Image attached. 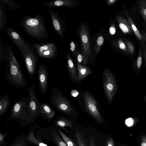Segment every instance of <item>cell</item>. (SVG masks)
Listing matches in <instances>:
<instances>
[{
	"instance_id": "cell-26",
	"label": "cell",
	"mask_w": 146,
	"mask_h": 146,
	"mask_svg": "<svg viewBox=\"0 0 146 146\" xmlns=\"http://www.w3.org/2000/svg\"><path fill=\"white\" fill-rule=\"evenodd\" d=\"M56 129L63 139L66 143L67 146H77L75 142L68 136L59 128L56 127Z\"/></svg>"
},
{
	"instance_id": "cell-46",
	"label": "cell",
	"mask_w": 146,
	"mask_h": 146,
	"mask_svg": "<svg viewBox=\"0 0 146 146\" xmlns=\"http://www.w3.org/2000/svg\"><path fill=\"white\" fill-rule=\"evenodd\" d=\"M141 36L142 39L146 42V33L144 31L142 32Z\"/></svg>"
},
{
	"instance_id": "cell-3",
	"label": "cell",
	"mask_w": 146,
	"mask_h": 146,
	"mask_svg": "<svg viewBox=\"0 0 146 146\" xmlns=\"http://www.w3.org/2000/svg\"><path fill=\"white\" fill-rule=\"evenodd\" d=\"M29 97H24L13 105L11 110V114L6 122L15 120L20 127L23 128L33 123L28 117L27 106Z\"/></svg>"
},
{
	"instance_id": "cell-39",
	"label": "cell",
	"mask_w": 146,
	"mask_h": 146,
	"mask_svg": "<svg viewBox=\"0 0 146 146\" xmlns=\"http://www.w3.org/2000/svg\"><path fill=\"white\" fill-rule=\"evenodd\" d=\"M109 31L110 34L111 35H113L115 34L116 32V29L114 25L112 24L110 26L109 28Z\"/></svg>"
},
{
	"instance_id": "cell-47",
	"label": "cell",
	"mask_w": 146,
	"mask_h": 146,
	"mask_svg": "<svg viewBox=\"0 0 146 146\" xmlns=\"http://www.w3.org/2000/svg\"><path fill=\"white\" fill-rule=\"evenodd\" d=\"M144 100L145 102H146V96L144 97Z\"/></svg>"
},
{
	"instance_id": "cell-36",
	"label": "cell",
	"mask_w": 146,
	"mask_h": 146,
	"mask_svg": "<svg viewBox=\"0 0 146 146\" xmlns=\"http://www.w3.org/2000/svg\"><path fill=\"white\" fill-rule=\"evenodd\" d=\"M69 47L72 53L75 56H76L77 51L76 50V46L75 43L73 41H71L70 43Z\"/></svg>"
},
{
	"instance_id": "cell-5",
	"label": "cell",
	"mask_w": 146,
	"mask_h": 146,
	"mask_svg": "<svg viewBox=\"0 0 146 146\" xmlns=\"http://www.w3.org/2000/svg\"><path fill=\"white\" fill-rule=\"evenodd\" d=\"M33 126L36 136L42 140L51 142L56 146H67L54 125L48 128L36 125Z\"/></svg>"
},
{
	"instance_id": "cell-43",
	"label": "cell",
	"mask_w": 146,
	"mask_h": 146,
	"mask_svg": "<svg viewBox=\"0 0 146 146\" xmlns=\"http://www.w3.org/2000/svg\"><path fill=\"white\" fill-rule=\"evenodd\" d=\"M143 57L144 59L145 66L146 68V46H145L143 49Z\"/></svg>"
},
{
	"instance_id": "cell-25",
	"label": "cell",
	"mask_w": 146,
	"mask_h": 146,
	"mask_svg": "<svg viewBox=\"0 0 146 146\" xmlns=\"http://www.w3.org/2000/svg\"><path fill=\"white\" fill-rule=\"evenodd\" d=\"M7 15L5 5L0 1V31H2L5 27L7 21Z\"/></svg>"
},
{
	"instance_id": "cell-19",
	"label": "cell",
	"mask_w": 146,
	"mask_h": 146,
	"mask_svg": "<svg viewBox=\"0 0 146 146\" xmlns=\"http://www.w3.org/2000/svg\"><path fill=\"white\" fill-rule=\"evenodd\" d=\"M67 58V67L70 78L76 82L79 81L78 77V74L71 58L70 54L68 52L66 56Z\"/></svg>"
},
{
	"instance_id": "cell-8",
	"label": "cell",
	"mask_w": 146,
	"mask_h": 146,
	"mask_svg": "<svg viewBox=\"0 0 146 146\" xmlns=\"http://www.w3.org/2000/svg\"><path fill=\"white\" fill-rule=\"evenodd\" d=\"M32 44L39 58L52 60L57 55L58 48L55 42H49L44 43L33 42Z\"/></svg>"
},
{
	"instance_id": "cell-15",
	"label": "cell",
	"mask_w": 146,
	"mask_h": 146,
	"mask_svg": "<svg viewBox=\"0 0 146 146\" xmlns=\"http://www.w3.org/2000/svg\"><path fill=\"white\" fill-rule=\"evenodd\" d=\"M38 117L49 121H53L56 114L54 110L48 103L38 102Z\"/></svg>"
},
{
	"instance_id": "cell-9",
	"label": "cell",
	"mask_w": 146,
	"mask_h": 146,
	"mask_svg": "<svg viewBox=\"0 0 146 146\" xmlns=\"http://www.w3.org/2000/svg\"><path fill=\"white\" fill-rule=\"evenodd\" d=\"M103 85L108 101L110 104L117 91V86L114 76L108 69L104 70L103 72Z\"/></svg>"
},
{
	"instance_id": "cell-33",
	"label": "cell",
	"mask_w": 146,
	"mask_h": 146,
	"mask_svg": "<svg viewBox=\"0 0 146 146\" xmlns=\"http://www.w3.org/2000/svg\"><path fill=\"white\" fill-rule=\"evenodd\" d=\"M6 56V48L3 40L1 38L0 39V63L2 61L4 62Z\"/></svg>"
},
{
	"instance_id": "cell-7",
	"label": "cell",
	"mask_w": 146,
	"mask_h": 146,
	"mask_svg": "<svg viewBox=\"0 0 146 146\" xmlns=\"http://www.w3.org/2000/svg\"><path fill=\"white\" fill-rule=\"evenodd\" d=\"M26 47L25 54L22 57L29 76L33 78L35 74L38 55L32 44L25 40Z\"/></svg>"
},
{
	"instance_id": "cell-37",
	"label": "cell",
	"mask_w": 146,
	"mask_h": 146,
	"mask_svg": "<svg viewBox=\"0 0 146 146\" xmlns=\"http://www.w3.org/2000/svg\"><path fill=\"white\" fill-rule=\"evenodd\" d=\"M134 122L133 119L131 118L127 119L125 121V123L128 127L132 126L134 124Z\"/></svg>"
},
{
	"instance_id": "cell-21",
	"label": "cell",
	"mask_w": 146,
	"mask_h": 146,
	"mask_svg": "<svg viewBox=\"0 0 146 146\" xmlns=\"http://www.w3.org/2000/svg\"><path fill=\"white\" fill-rule=\"evenodd\" d=\"M144 46L142 44L140 47L138 56L133 64L134 71L137 75L139 74L141 71L143 57Z\"/></svg>"
},
{
	"instance_id": "cell-44",
	"label": "cell",
	"mask_w": 146,
	"mask_h": 146,
	"mask_svg": "<svg viewBox=\"0 0 146 146\" xmlns=\"http://www.w3.org/2000/svg\"><path fill=\"white\" fill-rule=\"evenodd\" d=\"M116 1V0H108L106 1V3L108 5H111L113 4Z\"/></svg>"
},
{
	"instance_id": "cell-35",
	"label": "cell",
	"mask_w": 146,
	"mask_h": 146,
	"mask_svg": "<svg viewBox=\"0 0 146 146\" xmlns=\"http://www.w3.org/2000/svg\"><path fill=\"white\" fill-rule=\"evenodd\" d=\"M126 45L129 53L130 55H133L135 52V47L133 43L129 40L124 39Z\"/></svg>"
},
{
	"instance_id": "cell-30",
	"label": "cell",
	"mask_w": 146,
	"mask_h": 146,
	"mask_svg": "<svg viewBox=\"0 0 146 146\" xmlns=\"http://www.w3.org/2000/svg\"><path fill=\"white\" fill-rule=\"evenodd\" d=\"M75 135L78 146H88L83 135L80 132L77 131Z\"/></svg>"
},
{
	"instance_id": "cell-18",
	"label": "cell",
	"mask_w": 146,
	"mask_h": 146,
	"mask_svg": "<svg viewBox=\"0 0 146 146\" xmlns=\"http://www.w3.org/2000/svg\"><path fill=\"white\" fill-rule=\"evenodd\" d=\"M53 125L61 129L65 130L66 127H72L73 125L72 122L66 118L60 115L53 121Z\"/></svg>"
},
{
	"instance_id": "cell-20",
	"label": "cell",
	"mask_w": 146,
	"mask_h": 146,
	"mask_svg": "<svg viewBox=\"0 0 146 146\" xmlns=\"http://www.w3.org/2000/svg\"><path fill=\"white\" fill-rule=\"evenodd\" d=\"M116 20L120 29L123 34H130L131 33L132 30L128 20L120 16L117 17Z\"/></svg>"
},
{
	"instance_id": "cell-11",
	"label": "cell",
	"mask_w": 146,
	"mask_h": 146,
	"mask_svg": "<svg viewBox=\"0 0 146 146\" xmlns=\"http://www.w3.org/2000/svg\"><path fill=\"white\" fill-rule=\"evenodd\" d=\"M85 104L89 113L99 124L103 123L102 117L97 107V103L92 96L88 93L85 94Z\"/></svg>"
},
{
	"instance_id": "cell-14",
	"label": "cell",
	"mask_w": 146,
	"mask_h": 146,
	"mask_svg": "<svg viewBox=\"0 0 146 146\" xmlns=\"http://www.w3.org/2000/svg\"><path fill=\"white\" fill-rule=\"evenodd\" d=\"M51 21L56 33L63 39L65 33V26L64 21L58 13L52 9L50 11Z\"/></svg>"
},
{
	"instance_id": "cell-12",
	"label": "cell",
	"mask_w": 146,
	"mask_h": 146,
	"mask_svg": "<svg viewBox=\"0 0 146 146\" xmlns=\"http://www.w3.org/2000/svg\"><path fill=\"white\" fill-rule=\"evenodd\" d=\"M6 32L10 39L20 51L22 57L25 51V40H24L17 31L12 28L7 27L6 29Z\"/></svg>"
},
{
	"instance_id": "cell-6",
	"label": "cell",
	"mask_w": 146,
	"mask_h": 146,
	"mask_svg": "<svg viewBox=\"0 0 146 146\" xmlns=\"http://www.w3.org/2000/svg\"><path fill=\"white\" fill-rule=\"evenodd\" d=\"M78 33L81 44V53L83 56L82 62L84 66H86V64L93 58L89 32L87 26L84 24H81Z\"/></svg>"
},
{
	"instance_id": "cell-10",
	"label": "cell",
	"mask_w": 146,
	"mask_h": 146,
	"mask_svg": "<svg viewBox=\"0 0 146 146\" xmlns=\"http://www.w3.org/2000/svg\"><path fill=\"white\" fill-rule=\"evenodd\" d=\"M35 86L34 84L29 87L28 91L29 98L27 106L28 117L33 123L38 117V99L35 92Z\"/></svg>"
},
{
	"instance_id": "cell-31",
	"label": "cell",
	"mask_w": 146,
	"mask_h": 146,
	"mask_svg": "<svg viewBox=\"0 0 146 146\" xmlns=\"http://www.w3.org/2000/svg\"><path fill=\"white\" fill-rule=\"evenodd\" d=\"M139 10L144 21L146 22V0L140 1L139 2Z\"/></svg>"
},
{
	"instance_id": "cell-17",
	"label": "cell",
	"mask_w": 146,
	"mask_h": 146,
	"mask_svg": "<svg viewBox=\"0 0 146 146\" xmlns=\"http://www.w3.org/2000/svg\"><path fill=\"white\" fill-rule=\"evenodd\" d=\"M27 139L33 145L37 146H49L44 143L42 140L36 136L35 134L34 128L33 126L29 127V130Z\"/></svg>"
},
{
	"instance_id": "cell-23",
	"label": "cell",
	"mask_w": 146,
	"mask_h": 146,
	"mask_svg": "<svg viewBox=\"0 0 146 146\" xmlns=\"http://www.w3.org/2000/svg\"><path fill=\"white\" fill-rule=\"evenodd\" d=\"M10 105L9 96L5 94L1 96L0 100V117L3 115L8 110Z\"/></svg>"
},
{
	"instance_id": "cell-41",
	"label": "cell",
	"mask_w": 146,
	"mask_h": 146,
	"mask_svg": "<svg viewBox=\"0 0 146 146\" xmlns=\"http://www.w3.org/2000/svg\"><path fill=\"white\" fill-rule=\"evenodd\" d=\"M141 146H146V136H143L141 138Z\"/></svg>"
},
{
	"instance_id": "cell-34",
	"label": "cell",
	"mask_w": 146,
	"mask_h": 146,
	"mask_svg": "<svg viewBox=\"0 0 146 146\" xmlns=\"http://www.w3.org/2000/svg\"><path fill=\"white\" fill-rule=\"evenodd\" d=\"M9 134V132L2 133L0 132V146H7L9 142L5 141V138L7 137Z\"/></svg>"
},
{
	"instance_id": "cell-28",
	"label": "cell",
	"mask_w": 146,
	"mask_h": 146,
	"mask_svg": "<svg viewBox=\"0 0 146 146\" xmlns=\"http://www.w3.org/2000/svg\"><path fill=\"white\" fill-rule=\"evenodd\" d=\"M126 15L128 19V21L129 22L132 29L135 34L137 38L139 40H142L143 39L141 36V34L140 33L139 31L137 28L133 20L131 17L129 16L127 13H126Z\"/></svg>"
},
{
	"instance_id": "cell-16",
	"label": "cell",
	"mask_w": 146,
	"mask_h": 146,
	"mask_svg": "<svg viewBox=\"0 0 146 146\" xmlns=\"http://www.w3.org/2000/svg\"><path fill=\"white\" fill-rule=\"evenodd\" d=\"M79 2L72 0H58L44 4V5L50 8L54 7H66L69 9L78 6Z\"/></svg>"
},
{
	"instance_id": "cell-29",
	"label": "cell",
	"mask_w": 146,
	"mask_h": 146,
	"mask_svg": "<svg viewBox=\"0 0 146 146\" xmlns=\"http://www.w3.org/2000/svg\"><path fill=\"white\" fill-rule=\"evenodd\" d=\"M4 4L8 6L10 9L15 11L21 9V6L19 3H17L12 0H1Z\"/></svg>"
},
{
	"instance_id": "cell-42",
	"label": "cell",
	"mask_w": 146,
	"mask_h": 146,
	"mask_svg": "<svg viewBox=\"0 0 146 146\" xmlns=\"http://www.w3.org/2000/svg\"><path fill=\"white\" fill-rule=\"evenodd\" d=\"M90 146H96L94 139L93 137L91 136H90Z\"/></svg>"
},
{
	"instance_id": "cell-4",
	"label": "cell",
	"mask_w": 146,
	"mask_h": 146,
	"mask_svg": "<svg viewBox=\"0 0 146 146\" xmlns=\"http://www.w3.org/2000/svg\"><path fill=\"white\" fill-rule=\"evenodd\" d=\"M50 103L58 111L66 115L73 112L74 109L65 96L55 86L51 87Z\"/></svg>"
},
{
	"instance_id": "cell-24",
	"label": "cell",
	"mask_w": 146,
	"mask_h": 146,
	"mask_svg": "<svg viewBox=\"0 0 146 146\" xmlns=\"http://www.w3.org/2000/svg\"><path fill=\"white\" fill-rule=\"evenodd\" d=\"M78 70V77L79 80L81 81L91 74L90 69L88 67L83 66L79 63L76 64Z\"/></svg>"
},
{
	"instance_id": "cell-2",
	"label": "cell",
	"mask_w": 146,
	"mask_h": 146,
	"mask_svg": "<svg viewBox=\"0 0 146 146\" xmlns=\"http://www.w3.org/2000/svg\"><path fill=\"white\" fill-rule=\"evenodd\" d=\"M21 25L25 32L34 39L44 40L48 38L44 19L39 14H36L33 16L30 15L24 16Z\"/></svg>"
},
{
	"instance_id": "cell-40",
	"label": "cell",
	"mask_w": 146,
	"mask_h": 146,
	"mask_svg": "<svg viewBox=\"0 0 146 146\" xmlns=\"http://www.w3.org/2000/svg\"><path fill=\"white\" fill-rule=\"evenodd\" d=\"M106 146H114V144L113 139L111 138H109L106 141Z\"/></svg>"
},
{
	"instance_id": "cell-32",
	"label": "cell",
	"mask_w": 146,
	"mask_h": 146,
	"mask_svg": "<svg viewBox=\"0 0 146 146\" xmlns=\"http://www.w3.org/2000/svg\"><path fill=\"white\" fill-rule=\"evenodd\" d=\"M104 38L103 36L100 35L96 39L94 47V51L97 54H98L103 44Z\"/></svg>"
},
{
	"instance_id": "cell-13",
	"label": "cell",
	"mask_w": 146,
	"mask_h": 146,
	"mask_svg": "<svg viewBox=\"0 0 146 146\" xmlns=\"http://www.w3.org/2000/svg\"><path fill=\"white\" fill-rule=\"evenodd\" d=\"M38 88L40 93L46 95L48 79V72L47 67L45 64L42 63L38 66Z\"/></svg>"
},
{
	"instance_id": "cell-1",
	"label": "cell",
	"mask_w": 146,
	"mask_h": 146,
	"mask_svg": "<svg viewBox=\"0 0 146 146\" xmlns=\"http://www.w3.org/2000/svg\"><path fill=\"white\" fill-rule=\"evenodd\" d=\"M6 48V58L4 62L7 67L5 71L6 80L9 84L16 88H25L27 86L26 78L13 54L12 47L7 45Z\"/></svg>"
},
{
	"instance_id": "cell-38",
	"label": "cell",
	"mask_w": 146,
	"mask_h": 146,
	"mask_svg": "<svg viewBox=\"0 0 146 146\" xmlns=\"http://www.w3.org/2000/svg\"><path fill=\"white\" fill-rule=\"evenodd\" d=\"M76 56H77V60L78 62V63H79L81 64V63L82 62H83V56L81 52H80L78 51H77Z\"/></svg>"
},
{
	"instance_id": "cell-22",
	"label": "cell",
	"mask_w": 146,
	"mask_h": 146,
	"mask_svg": "<svg viewBox=\"0 0 146 146\" xmlns=\"http://www.w3.org/2000/svg\"><path fill=\"white\" fill-rule=\"evenodd\" d=\"M14 142L7 146H29L32 145L27 139V135L23 133L14 138Z\"/></svg>"
},
{
	"instance_id": "cell-45",
	"label": "cell",
	"mask_w": 146,
	"mask_h": 146,
	"mask_svg": "<svg viewBox=\"0 0 146 146\" xmlns=\"http://www.w3.org/2000/svg\"><path fill=\"white\" fill-rule=\"evenodd\" d=\"M71 94L73 96L75 97L78 95V93L77 91L75 90H72V91Z\"/></svg>"
},
{
	"instance_id": "cell-27",
	"label": "cell",
	"mask_w": 146,
	"mask_h": 146,
	"mask_svg": "<svg viewBox=\"0 0 146 146\" xmlns=\"http://www.w3.org/2000/svg\"><path fill=\"white\" fill-rule=\"evenodd\" d=\"M113 44V45L127 54H129L126 44L124 40L121 38L114 41Z\"/></svg>"
}]
</instances>
